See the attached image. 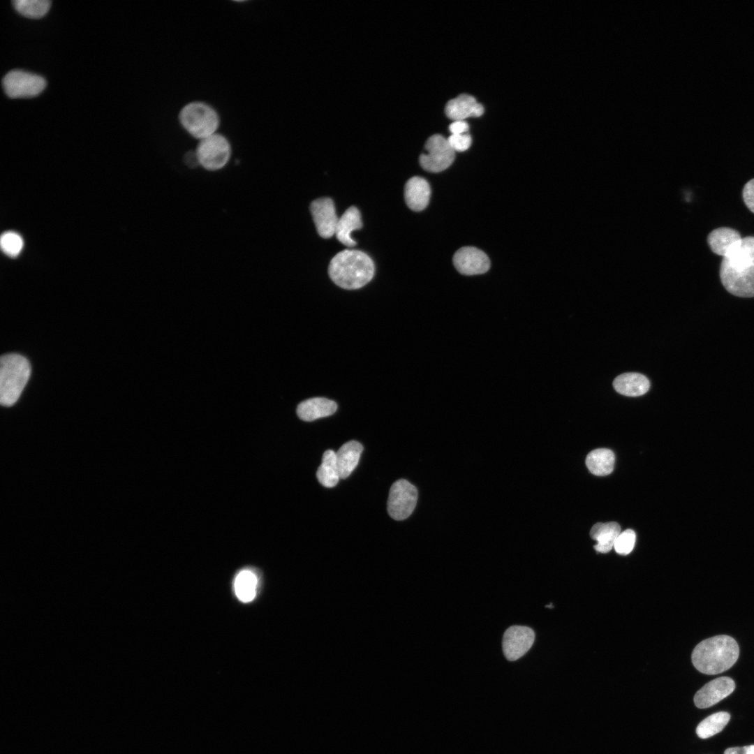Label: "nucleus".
Returning <instances> with one entry per match:
<instances>
[{
	"instance_id": "15",
	"label": "nucleus",
	"mask_w": 754,
	"mask_h": 754,
	"mask_svg": "<svg viewBox=\"0 0 754 754\" xmlns=\"http://www.w3.org/2000/svg\"><path fill=\"white\" fill-rule=\"evenodd\" d=\"M430 195L429 184L422 177H411L405 185V200L408 207L413 211L424 209L429 204Z\"/></svg>"
},
{
	"instance_id": "34",
	"label": "nucleus",
	"mask_w": 754,
	"mask_h": 754,
	"mask_svg": "<svg viewBox=\"0 0 754 754\" xmlns=\"http://www.w3.org/2000/svg\"><path fill=\"white\" fill-rule=\"evenodd\" d=\"M743 754H754V745L742 747Z\"/></svg>"
},
{
	"instance_id": "2",
	"label": "nucleus",
	"mask_w": 754,
	"mask_h": 754,
	"mask_svg": "<svg viewBox=\"0 0 754 754\" xmlns=\"http://www.w3.org/2000/svg\"><path fill=\"white\" fill-rule=\"evenodd\" d=\"M739 649L736 640L721 635L700 642L692 653V663L700 672L714 675L730 669L737 660Z\"/></svg>"
},
{
	"instance_id": "5",
	"label": "nucleus",
	"mask_w": 754,
	"mask_h": 754,
	"mask_svg": "<svg viewBox=\"0 0 754 754\" xmlns=\"http://www.w3.org/2000/svg\"><path fill=\"white\" fill-rule=\"evenodd\" d=\"M178 119L182 128L198 141L218 133L221 124L216 110L200 101L185 104L179 112Z\"/></svg>"
},
{
	"instance_id": "29",
	"label": "nucleus",
	"mask_w": 754,
	"mask_h": 754,
	"mask_svg": "<svg viewBox=\"0 0 754 754\" xmlns=\"http://www.w3.org/2000/svg\"><path fill=\"white\" fill-rule=\"evenodd\" d=\"M448 141L454 151H464L471 145V137L468 133L451 135Z\"/></svg>"
},
{
	"instance_id": "31",
	"label": "nucleus",
	"mask_w": 754,
	"mask_h": 754,
	"mask_svg": "<svg viewBox=\"0 0 754 754\" xmlns=\"http://www.w3.org/2000/svg\"><path fill=\"white\" fill-rule=\"evenodd\" d=\"M449 130L451 135L466 133L468 130V124L464 120L454 121L449 126Z\"/></svg>"
},
{
	"instance_id": "8",
	"label": "nucleus",
	"mask_w": 754,
	"mask_h": 754,
	"mask_svg": "<svg viewBox=\"0 0 754 754\" xmlns=\"http://www.w3.org/2000/svg\"><path fill=\"white\" fill-rule=\"evenodd\" d=\"M417 488L404 479L394 482L390 487L387 499V512L395 520L408 518L413 512L417 501Z\"/></svg>"
},
{
	"instance_id": "16",
	"label": "nucleus",
	"mask_w": 754,
	"mask_h": 754,
	"mask_svg": "<svg viewBox=\"0 0 754 754\" xmlns=\"http://www.w3.org/2000/svg\"><path fill=\"white\" fill-rule=\"evenodd\" d=\"M337 409L336 402L323 397H314L301 402L297 408L298 417L306 422L334 414Z\"/></svg>"
},
{
	"instance_id": "18",
	"label": "nucleus",
	"mask_w": 754,
	"mask_h": 754,
	"mask_svg": "<svg viewBox=\"0 0 754 754\" xmlns=\"http://www.w3.org/2000/svg\"><path fill=\"white\" fill-rule=\"evenodd\" d=\"M363 450L361 443L350 441L344 443L336 452L337 465L340 479L348 477L357 466Z\"/></svg>"
},
{
	"instance_id": "20",
	"label": "nucleus",
	"mask_w": 754,
	"mask_h": 754,
	"mask_svg": "<svg viewBox=\"0 0 754 754\" xmlns=\"http://www.w3.org/2000/svg\"><path fill=\"white\" fill-rule=\"evenodd\" d=\"M362 226L359 210L354 206L350 207L338 220L335 230L336 237L343 244L353 246L356 242L350 236L352 232L360 229Z\"/></svg>"
},
{
	"instance_id": "14",
	"label": "nucleus",
	"mask_w": 754,
	"mask_h": 754,
	"mask_svg": "<svg viewBox=\"0 0 754 754\" xmlns=\"http://www.w3.org/2000/svg\"><path fill=\"white\" fill-rule=\"evenodd\" d=\"M445 112L449 119L459 121L469 117H480L484 108L473 96L461 94L446 103Z\"/></svg>"
},
{
	"instance_id": "4",
	"label": "nucleus",
	"mask_w": 754,
	"mask_h": 754,
	"mask_svg": "<svg viewBox=\"0 0 754 754\" xmlns=\"http://www.w3.org/2000/svg\"><path fill=\"white\" fill-rule=\"evenodd\" d=\"M31 374L29 362L17 353L5 354L0 360V403L13 406L20 397Z\"/></svg>"
},
{
	"instance_id": "32",
	"label": "nucleus",
	"mask_w": 754,
	"mask_h": 754,
	"mask_svg": "<svg viewBox=\"0 0 754 754\" xmlns=\"http://www.w3.org/2000/svg\"><path fill=\"white\" fill-rule=\"evenodd\" d=\"M184 163L189 168H195L199 166L198 158L195 150L188 151L184 154Z\"/></svg>"
},
{
	"instance_id": "19",
	"label": "nucleus",
	"mask_w": 754,
	"mask_h": 754,
	"mask_svg": "<svg viewBox=\"0 0 754 754\" xmlns=\"http://www.w3.org/2000/svg\"><path fill=\"white\" fill-rule=\"evenodd\" d=\"M621 533L619 524L614 522L597 523L593 526L590 536L597 542L594 549L600 553H607L612 548Z\"/></svg>"
},
{
	"instance_id": "24",
	"label": "nucleus",
	"mask_w": 754,
	"mask_h": 754,
	"mask_svg": "<svg viewBox=\"0 0 754 754\" xmlns=\"http://www.w3.org/2000/svg\"><path fill=\"white\" fill-rule=\"evenodd\" d=\"M316 477L318 482L325 487H333L338 483L340 476L337 465L336 452L333 450H328L323 453Z\"/></svg>"
},
{
	"instance_id": "9",
	"label": "nucleus",
	"mask_w": 754,
	"mask_h": 754,
	"mask_svg": "<svg viewBox=\"0 0 754 754\" xmlns=\"http://www.w3.org/2000/svg\"><path fill=\"white\" fill-rule=\"evenodd\" d=\"M426 153L420 156L422 168L429 172H439L447 169L453 162L455 151L448 139L439 134L428 138L425 143Z\"/></svg>"
},
{
	"instance_id": "28",
	"label": "nucleus",
	"mask_w": 754,
	"mask_h": 754,
	"mask_svg": "<svg viewBox=\"0 0 754 754\" xmlns=\"http://www.w3.org/2000/svg\"><path fill=\"white\" fill-rule=\"evenodd\" d=\"M635 540L636 535L634 531L627 529L621 532L615 541L614 548L617 554L627 555L633 549Z\"/></svg>"
},
{
	"instance_id": "22",
	"label": "nucleus",
	"mask_w": 754,
	"mask_h": 754,
	"mask_svg": "<svg viewBox=\"0 0 754 754\" xmlns=\"http://www.w3.org/2000/svg\"><path fill=\"white\" fill-rule=\"evenodd\" d=\"M614 452L607 448H598L590 452L586 458V465L590 472L596 475L610 474L614 466Z\"/></svg>"
},
{
	"instance_id": "27",
	"label": "nucleus",
	"mask_w": 754,
	"mask_h": 754,
	"mask_svg": "<svg viewBox=\"0 0 754 754\" xmlns=\"http://www.w3.org/2000/svg\"><path fill=\"white\" fill-rule=\"evenodd\" d=\"M23 239L17 232L8 231L1 236L0 245L4 253L10 257H16L23 248Z\"/></svg>"
},
{
	"instance_id": "7",
	"label": "nucleus",
	"mask_w": 754,
	"mask_h": 754,
	"mask_svg": "<svg viewBox=\"0 0 754 754\" xmlns=\"http://www.w3.org/2000/svg\"><path fill=\"white\" fill-rule=\"evenodd\" d=\"M1 82L5 94L12 98L35 96L45 87L42 76L19 69L8 71Z\"/></svg>"
},
{
	"instance_id": "21",
	"label": "nucleus",
	"mask_w": 754,
	"mask_h": 754,
	"mask_svg": "<svg viewBox=\"0 0 754 754\" xmlns=\"http://www.w3.org/2000/svg\"><path fill=\"white\" fill-rule=\"evenodd\" d=\"M741 239V235L737 230L727 227L714 229L707 237V242L711 250L714 253L723 257Z\"/></svg>"
},
{
	"instance_id": "25",
	"label": "nucleus",
	"mask_w": 754,
	"mask_h": 754,
	"mask_svg": "<svg viewBox=\"0 0 754 754\" xmlns=\"http://www.w3.org/2000/svg\"><path fill=\"white\" fill-rule=\"evenodd\" d=\"M730 715L725 711L713 714L702 720L696 728V733L701 739L711 737L720 732L726 726Z\"/></svg>"
},
{
	"instance_id": "1",
	"label": "nucleus",
	"mask_w": 754,
	"mask_h": 754,
	"mask_svg": "<svg viewBox=\"0 0 754 754\" xmlns=\"http://www.w3.org/2000/svg\"><path fill=\"white\" fill-rule=\"evenodd\" d=\"M720 278L730 293L754 297V236L741 238L723 258Z\"/></svg>"
},
{
	"instance_id": "3",
	"label": "nucleus",
	"mask_w": 754,
	"mask_h": 754,
	"mask_svg": "<svg viewBox=\"0 0 754 754\" xmlns=\"http://www.w3.org/2000/svg\"><path fill=\"white\" fill-rule=\"evenodd\" d=\"M374 270V262L367 253L357 250H343L331 260L328 272L338 286L355 290L369 283Z\"/></svg>"
},
{
	"instance_id": "11",
	"label": "nucleus",
	"mask_w": 754,
	"mask_h": 754,
	"mask_svg": "<svg viewBox=\"0 0 754 754\" xmlns=\"http://www.w3.org/2000/svg\"><path fill=\"white\" fill-rule=\"evenodd\" d=\"M735 688L734 681L728 677L716 678L707 683L695 695L697 707H710L730 695Z\"/></svg>"
},
{
	"instance_id": "13",
	"label": "nucleus",
	"mask_w": 754,
	"mask_h": 754,
	"mask_svg": "<svg viewBox=\"0 0 754 754\" xmlns=\"http://www.w3.org/2000/svg\"><path fill=\"white\" fill-rule=\"evenodd\" d=\"M310 210L320 237L329 238L335 235L339 218L332 199L322 198L315 200L311 204Z\"/></svg>"
},
{
	"instance_id": "6",
	"label": "nucleus",
	"mask_w": 754,
	"mask_h": 754,
	"mask_svg": "<svg viewBox=\"0 0 754 754\" xmlns=\"http://www.w3.org/2000/svg\"><path fill=\"white\" fill-rule=\"evenodd\" d=\"M195 151L200 167L208 172H216L228 164L232 149L230 140L216 133L198 141Z\"/></svg>"
},
{
	"instance_id": "26",
	"label": "nucleus",
	"mask_w": 754,
	"mask_h": 754,
	"mask_svg": "<svg viewBox=\"0 0 754 754\" xmlns=\"http://www.w3.org/2000/svg\"><path fill=\"white\" fill-rule=\"evenodd\" d=\"M15 9L21 15L31 18L43 16L50 8L49 0H13Z\"/></svg>"
},
{
	"instance_id": "33",
	"label": "nucleus",
	"mask_w": 754,
	"mask_h": 754,
	"mask_svg": "<svg viewBox=\"0 0 754 754\" xmlns=\"http://www.w3.org/2000/svg\"><path fill=\"white\" fill-rule=\"evenodd\" d=\"M724 754H743L742 747H732L727 748Z\"/></svg>"
},
{
	"instance_id": "23",
	"label": "nucleus",
	"mask_w": 754,
	"mask_h": 754,
	"mask_svg": "<svg viewBox=\"0 0 754 754\" xmlns=\"http://www.w3.org/2000/svg\"><path fill=\"white\" fill-rule=\"evenodd\" d=\"M258 583L257 575L252 570L239 571L234 581L236 596L244 603L252 601L256 596Z\"/></svg>"
},
{
	"instance_id": "30",
	"label": "nucleus",
	"mask_w": 754,
	"mask_h": 754,
	"mask_svg": "<svg viewBox=\"0 0 754 754\" xmlns=\"http://www.w3.org/2000/svg\"><path fill=\"white\" fill-rule=\"evenodd\" d=\"M742 195L746 207L754 213V179H751L744 185Z\"/></svg>"
},
{
	"instance_id": "17",
	"label": "nucleus",
	"mask_w": 754,
	"mask_h": 754,
	"mask_svg": "<svg viewBox=\"0 0 754 754\" xmlns=\"http://www.w3.org/2000/svg\"><path fill=\"white\" fill-rule=\"evenodd\" d=\"M613 387L621 394L638 397L648 392L650 383L648 378L641 374L625 373L614 380Z\"/></svg>"
},
{
	"instance_id": "10",
	"label": "nucleus",
	"mask_w": 754,
	"mask_h": 754,
	"mask_svg": "<svg viewBox=\"0 0 754 754\" xmlns=\"http://www.w3.org/2000/svg\"><path fill=\"white\" fill-rule=\"evenodd\" d=\"M534 640L535 633L531 628L517 625L509 627L502 640L505 657L510 661L520 658L531 649Z\"/></svg>"
},
{
	"instance_id": "12",
	"label": "nucleus",
	"mask_w": 754,
	"mask_h": 754,
	"mask_svg": "<svg viewBox=\"0 0 754 754\" xmlns=\"http://www.w3.org/2000/svg\"><path fill=\"white\" fill-rule=\"evenodd\" d=\"M453 263L459 272L468 276L483 274L490 267L487 256L472 246L462 247L457 251L453 257Z\"/></svg>"
}]
</instances>
